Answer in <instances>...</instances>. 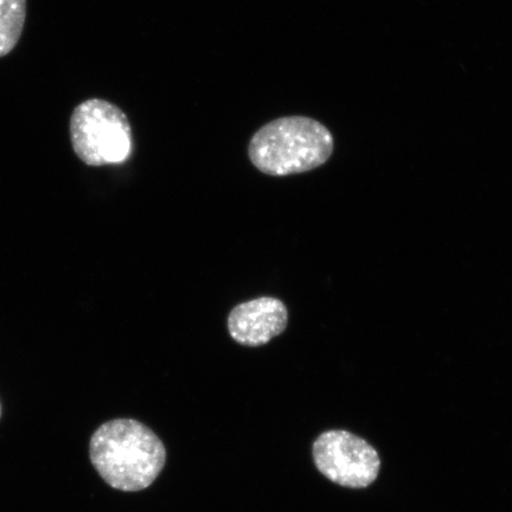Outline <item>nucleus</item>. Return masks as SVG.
Listing matches in <instances>:
<instances>
[{
	"label": "nucleus",
	"mask_w": 512,
	"mask_h": 512,
	"mask_svg": "<svg viewBox=\"0 0 512 512\" xmlns=\"http://www.w3.org/2000/svg\"><path fill=\"white\" fill-rule=\"evenodd\" d=\"M0 416H2V405H0Z\"/></svg>",
	"instance_id": "obj_7"
},
{
	"label": "nucleus",
	"mask_w": 512,
	"mask_h": 512,
	"mask_svg": "<svg viewBox=\"0 0 512 512\" xmlns=\"http://www.w3.org/2000/svg\"><path fill=\"white\" fill-rule=\"evenodd\" d=\"M334 137L319 121L291 115L270 121L254 133L248 157L262 174L285 177L304 174L328 162Z\"/></svg>",
	"instance_id": "obj_2"
},
{
	"label": "nucleus",
	"mask_w": 512,
	"mask_h": 512,
	"mask_svg": "<svg viewBox=\"0 0 512 512\" xmlns=\"http://www.w3.org/2000/svg\"><path fill=\"white\" fill-rule=\"evenodd\" d=\"M89 457L113 489L136 492L155 482L164 469L166 450L158 435L142 422L115 419L95 431Z\"/></svg>",
	"instance_id": "obj_1"
},
{
	"label": "nucleus",
	"mask_w": 512,
	"mask_h": 512,
	"mask_svg": "<svg viewBox=\"0 0 512 512\" xmlns=\"http://www.w3.org/2000/svg\"><path fill=\"white\" fill-rule=\"evenodd\" d=\"M313 459L320 473L338 485L367 488L379 476L380 457L366 440L347 431H328L313 444Z\"/></svg>",
	"instance_id": "obj_4"
},
{
	"label": "nucleus",
	"mask_w": 512,
	"mask_h": 512,
	"mask_svg": "<svg viewBox=\"0 0 512 512\" xmlns=\"http://www.w3.org/2000/svg\"><path fill=\"white\" fill-rule=\"evenodd\" d=\"M69 133L75 155L88 166L121 165L132 156L130 120L112 102H81L70 118Z\"/></svg>",
	"instance_id": "obj_3"
},
{
	"label": "nucleus",
	"mask_w": 512,
	"mask_h": 512,
	"mask_svg": "<svg viewBox=\"0 0 512 512\" xmlns=\"http://www.w3.org/2000/svg\"><path fill=\"white\" fill-rule=\"evenodd\" d=\"M288 310L278 298L261 297L241 303L230 311L227 328L230 337L243 347L258 348L285 332Z\"/></svg>",
	"instance_id": "obj_5"
},
{
	"label": "nucleus",
	"mask_w": 512,
	"mask_h": 512,
	"mask_svg": "<svg viewBox=\"0 0 512 512\" xmlns=\"http://www.w3.org/2000/svg\"><path fill=\"white\" fill-rule=\"evenodd\" d=\"M25 19L27 0H0V57L10 54L21 40Z\"/></svg>",
	"instance_id": "obj_6"
}]
</instances>
